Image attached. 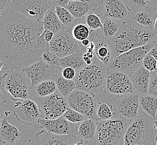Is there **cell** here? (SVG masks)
I'll use <instances>...</instances> for the list:
<instances>
[{
  "label": "cell",
  "instance_id": "1",
  "mask_svg": "<svg viewBox=\"0 0 157 145\" xmlns=\"http://www.w3.org/2000/svg\"><path fill=\"white\" fill-rule=\"evenodd\" d=\"M42 21L10 9L0 16V59L6 69H24L50 50Z\"/></svg>",
  "mask_w": 157,
  "mask_h": 145
},
{
  "label": "cell",
  "instance_id": "2",
  "mask_svg": "<svg viewBox=\"0 0 157 145\" xmlns=\"http://www.w3.org/2000/svg\"><path fill=\"white\" fill-rule=\"evenodd\" d=\"M154 31L132 20L123 22L114 36L109 39L113 58L130 49L145 45L157 35Z\"/></svg>",
  "mask_w": 157,
  "mask_h": 145
},
{
  "label": "cell",
  "instance_id": "3",
  "mask_svg": "<svg viewBox=\"0 0 157 145\" xmlns=\"http://www.w3.org/2000/svg\"><path fill=\"white\" fill-rule=\"evenodd\" d=\"M107 68L95 57L93 63L76 71L74 79L77 89L86 91L96 96L105 91Z\"/></svg>",
  "mask_w": 157,
  "mask_h": 145
},
{
  "label": "cell",
  "instance_id": "4",
  "mask_svg": "<svg viewBox=\"0 0 157 145\" xmlns=\"http://www.w3.org/2000/svg\"><path fill=\"white\" fill-rule=\"evenodd\" d=\"M155 120L147 113L138 115L131 122L124 138V145H155L157 133Z\"/></svg>",
  "mask_w": 157,
  "mask_h": 145
},
{
  "label": "cell",
  "instance_id": "5",
  "mask_svg": "<svg viewBox=\"0 0 157 145\" xmlns=\"http://www.w3.org/2000/svg\"><path fill=\"white\" fill-rule=\"evenodd\" d=\"M131 122L121 117L97 121L95 145H124V135Z\"/></svg>",
  "mask_w": 157,
  "mask_h": 145
},
{
  "label": "cell",
  "instance_id": "6",
  "mask_svg": "<svg viewBox=\"0 0 157 145\" xmlns=\"http://www.w3.org/2000/svg\"><path fill=\"white\" fill-rule=\"evenodd\" d=\"M155 42L151 41L145 45L130 49L114 57L107 70L124 72L128 76L142 67L143 61Z\"/></svg>",
  "mask_w": 157,
  "mask_h": 145
},
{
  "label": "cell",
  "instance_id": "7",
  "mask_svg": "<svg viewBox=\"0 0 157 145\" xmlns=\"http://www.w3.org/2000/svg\"><path fill=\"white\" fill-rule=\"evenodd\" d=\"M0 77V83L13 100L30 98L31 82L23 69L8 68Z\"/></svg>",
  "mask_w": 157,
  "mask_h": 145
},
{
  "label": "cell",
  "instance_id": "8",
  "mask_svg": "<svg viewBox=\"0 0 157 145\" xmlns=\"http://www.w3.org/2000/svg\"><path fill=\"white\" fill-rule=\"evenodd\" d=\"M67 104L87 118L98 121L97 100L94 94L76 88L67 97Z\"/></svg>",
  "mask_w": 157,
  "mask_h": 145
},
{
  "label": "cell",
  "instance_id": "9",
  "mask_svg": "<svg viewBox=\"0 0 157 145\" xmlns=\"http://www.w3.org/2000/svg\"><path fill=\"white\" fill-rule=\"evenodd\" d=\"M39 107L42 118L53 120L63 115L68 108L67 98L57 91L47 97L35 100Z\"/></svg>",
  "mask_w": 157,
  "mask_h": 145
},
{
  "label": "cell",
  "instance_id": "10",
  "mask_svg": "<svg viewBox=\"0 0 157 145\" xmlns=\"http://www.w3.org/2000/svg\"><path fill=\"white\" fill-rule=\"evenodd\" d=\"M48 45L50 49L60 57L81 51L78 41L66 29L55 34L53 39L48 42Z\"/></svg>",
  "mask_w": 157,
  "mask_h": 145
},
{
  "label": "cell",
  "instance_id": "11",
  "mask_svg": "<svg viewBox=\"0 0 157 145\" xmlns=\"http://www.w3.org/2000/svg\"><path fill=\"white\" fill-rule=\"evenodd\" d=\"M101 8L100 16L101 20L108 18L121 24L131 20L134 14L128 7L126 0H101Z\"/></svg>",
  "mask_w": 157,
  "mask_h": 145
},
{
  "label": "cell",
  "instance_id": "12",
  "mask_svg": "<svg viewBox=\"0 0 157 145\" xmlns=\"http://www.w3.org/2000/svg\"><path fill=\"white\" fill-rule=\"evenodd\" d=\"M31 82V88L40 82L53 80L61 72L60 66L46 63L40 59L23 69Z\"/></svg>",
  "mask_w": 157,
  "mask_h": 145
},
{
  "label": "cell",
  "instance_id": "13",
  "mask_svg": "<svg viewBox=\"0 0 157 145\" xmlns=\"http://www.w3.org/2000/svg\"><path fill=\"white\" fill-rule=\"evenodd\" d=\"M50 7L48 0H12L11 9L42 21L46 12Z\"/></svg>",
  "mask_w": 157,
  "mask_h": 145
},
{
  "label": "cell",
  "instance_id": "14",
  "mask_svg": "<svg viewBox=\"0 0 157 145\" xmlns=\"http://www.w3.org/2000/svg\"><path fill=\"white\" fill-rule=\"evenodd\" d=\"M13 115L22 123L33 125L42 118L37 103L31 98L17 101L13 106Z\"/></svg>",
  "mask_w": 157,
  "mask_h": 145
},
{
  "label": "cell",
  "instance_id": "15",
  "mask_svg": "<svg viewBox=\"0 0 157 145\" xmlns=\"http://www.w3.org/2000/svg\"><path fill=\"white\" fill-rule=\"evenodd\" d=\"M105 91L113 95L136 93L128 74L109 70L106 76Z\"/></svg>",
  "mask_w": 157,
  "mask_h": 145
},
{
  "label": "cell",
  "instance_id": "16",
  "mask_svg": "<svg viewBox=\"0 0 157 145\" xmlns=\"http://www.w3.org/2000/svg\"><path fill=\"white\" fill-rule=\"evenodd\" d=\"M115 107L119 117L132 121L139 115V94L136 93L115 95Z\"/></svg>",
  "mask_w": 157,
  "mask_h": 145
},
{
  "label": "cell",
  "instance_id": "17",
  "mask_svg": "<svg viewBox=\"0 0 157 145\" xmlns=\"http://www.w3.org/2000/svg\"><path fill=\"white\" fill-rule=\"evenodd\" d=\"M38 123L48 132L60 135H76L79 124L67 121L63 116L53 120L41 118Z\"/></svg>",
  "mask_w": 157,
  "mask_h": 145
},
{
  "label": "cell",
  "instance_id": "18",
  "mask_svg": "<svg viewBox=\"0 0 157 145\" xmlns=\"http://www.w3.org/2000/svg\"><path fill=\"white\" fill-rule=\"evenodd\" d=\"M35 145H85L82 139L76 135H60L50 133L44 130L36 134L33 143Z\"/></svg>",
  "mask_w": 157,
  "mask_h": 145
},
{
  "label": "cell",
  "instance_id": "19",
  "mask_svg": "<svg viewBox=\"0 0 157 145\" xmlns=\"http://www.w3.org/2000/svg\"><path fill=\"white\" fill-rule=\"evenodd\" d=\"M88 38L92 40L95 42V54L96 57L101 61L107 68L113 59L109 46V39L103 35L102 29L97 30H91L90 35Z\"/></svg>",
  "mask_w": 157,
  "mask_h": 145
},
{
  "label": "cell",
  "instance_id": "20",
  "mask_svg": "<svg viewBox=\"0 0 157 145\" xmlns=\"http://www.w3.org/2000/svg\"><path fill=\"white\" fill-rule=\"evenodd\" d=\"M95 96L97 100L98 120H108L119 117L114 100L115 95L103 92Z\"/></svg>",
  "mask_w": 157,
  "mask_h": 145
},
{
  "label": "cell",
  "instance_id": "21",
  "mask_svg": "<svg viewBox=\"0 0 157 145\" xmlns=\"http://www.w3.org/2000/svg\"><path fill=\"white\" fill-rule=\"evenodd\" d=\"M151 72L142 65L129 75L136 93L144 95L148 93Z\"/></svg>",
  "mask_w": 157,
  "mask_h": 145
},
{
  "label": "cell",
  "instance_id": "22",
  "mask_svg": "<svg viewBox=\"0 0 157 145\" xmlns=\"http://www.w3.org/2000/svg\"><path fill=\"white\" fill-rule=\"evenodd\" d=\"M97 130V121L86 118L78 124V133L76 136L82 139L85 145H95Z\"/></svg>",
  "mask_w": 157,
  "mask_h": 145
},
{
  "label": "cell",
  "instance_id": "23",
  "mask_svg": "<svg viewBox=\"0 0 157 145\" xmlns=\"http://www.w3.org/2000/svg\"><path fill=\"white\" fill-rule=\"evenodd\" d=\"M0 142L3 144H15L22 137L18 128L11 124L4 117L1 122Z\"/></svg>",
  "mask_w": 157,
  "mask_h": 145
},
{
  "label": "cell",
  "instance_id": "24",
  "mask_svg": "<svg viewBox=\"0 0 157 145\" xmlns=\"http://www.w3.org/2000/svg\"><path fill=\"white\" fill-rule=\"evenodd\" d=\"M157 16V8L147 6L138 12H134L131 20L139 25L153 30Z\"/></svg>",
  "mask_w": 157,
  "mask_h": 145
},
{
  "label": "cell",
  "instance_id": "25",
  "mask_svg": "<svg viewBox=\"0 0 157 145\" xmlns=\"http://www.w3.org/2000/svg\"><path fill=\"white\" fill-rule=\"evenodd\" d=\"M98 3L95 0L70 1L67 6V9L76 18H81L86 15L89 12L97 9Z\"/></svg>",
  "mask_w": 157,
  "mask_h": 145
},
{
  "label": "cell",
  "instance_id": "26",
  "mask_svg": "<svg viewBox=\"0 0 157 145\" xmlns=\"http://www.w3.org/2000/svg\"><path fill=\"white\" fill-rule=\"evenodd\" d=\"M58 91L56 83L53 80L40 82L31 89L30 98L35 100L47 97Z\"/></svg>",
  "mask_w": 157,
  "mask_h": 145
},
{
  "label": "cell",
  "instance_id": "27",
  "mask_svg": "<svg viewBox=\"0 0 157 145\" xmlns=\"http://www.w3.org/2000/svg\"><path fill=\"white\" fill-rule=\"evenodd\" d=\"M42 22L44 29L52 31L55 34L65 29L58 18L55 7H51L46 12Z\"/></svg>",
  "mask_w": 157,
  "mask_h": 145
},
{
  "label": "cell",
  "instance_id": "28",
  "mask_svg": "<svg viewBox=\"0 0 157 145\" xmlns=\"http://www.w3.org/2000/svg\"><path fill=\"white\" fill-rule=\"evenodd\" d=\"M67 30L72 33L73 37L78 42L88 39L91 31L89 27L86 24L85 16L76 18L71 27Z\"/></svg>",
  "mask_w": 157,
  "mask_h": 145
},
{
  "label": "cell",
  "instance_id": "29",
  "mask_svg": "<svg viewBox=\"0 0 157 145\" xmlns=\"http://www.w3.org/2000/svg\"><path fill=\"white\" fill-rule=\"evenodd\" d=\"M140 107L151 117L156 119L157 113V97L150 94L139 95Z\"/></svg>",
  "mask_w": 157,
  "mask_h": 145
},
{
  "label": "cell",
  "instance_id": "30",
  "mask_svg": "<svg viewBox=\"0 0 157 145\" xmlns=\"http://www.w3.org/2000/svg\"><path fill=\"white\" fill-rule=\"evenodd\" d=\"M82 55L83 53L80 51L67 55V57H61L60 66L62 69L67 67H70L74 69L76 71L78 70L86 65L83 59Z\"/></svg>",
  "mask_w": 157,
  "mask_h": 145
},
{
  "label": "cell",
  "instance_id": "31",
  "mask_svg": "<svg viewBox=\"0 0 157 145\" xmlns=\"http://www.w3.org/2000/svg\"><path fill=\"white\" fill-rule=\"evenodd\" d=\"M54 81L56 83L58 91L65 98L76 88L75 81L65 78L62 76L61 72L56 77Z\"/></svg>",
  "mask_w": 157,
  "mask_h": 145
},
{
  "label": "cell",
  "instance_id": "32",
  "mask_svg": "<svg viewBox=\"0 0 157 145\" xmlns=\"http://www.w3.org/2000/svg\"><path fill=\"white\" fill-rule=\"evenodd\" d=\"M103 22V35L104 36L110 39L117 33L119 28L122 24L119 23L112 18H105L102 20Z\"/></svg>",
  "mask_w": 157,
  "mask_h": 145
},
{
  "label": "cell",
  "instance_id": "33",
  "mask_svg": "<svg viewBox=\"0 0 157 145\" xmlns=\"http://www.w3.org/2000/svg\"><path fill=\"white\" fill-rule=\"evenodd\" d=\"M56 12L58 18L67 30H69L75 22L76 18L66 7H56Z\"/></svg>",
  "mask_w": 157,
  "mask_h": 145
},
{
  "label": "cell",
  "instance_id": "34",
  "mask_svg": "<svg viewBox=\"0 0 157 145\" xmlns=\"http://www.w3.org/2000/svg\"><path fill=\"white\" fill-rule=\"evenodd\" d=\"M85 18L86 24L90 30L103 29V22L100 15H97L93 12H89L85 16Z\"/></svg>",
  "mask_w": 157,
  "mask_h": 145
},
{
  "label": "cell",
  "instance_id": "35",
  "mask_svg": "<svg viewBox=\"0 0 157 145\" xmlns=\"http://www.w3.org/2000/svg\"><path fill=\"white\" fill-rule=\"evenodd\" d=\"M63 116L67 121L73 123H80L87 118L80 113L69 107Z\"/></svg>",
  "mask_w": 157,
  "mask_h": 145
},
{
  "label": "cell",
  "instance_id": "36",
  "mask_svg": "<svg viewBox=\"0 0 157 145\" xmlns=\"http://www.w3.org/2000/svg\"><path fill=\"white\" fill-rule=\"evenodd\" d=\"M41 59L46 63L60 66L61 57L50 49L44 52L41 56Z\"/></svg>",
  "mask_w": 157,
  "mask_h": 145
},
{
  "label": "cell",
  "instance_id": "37",
  "mask_svg": "<svg viewBox=\"0 0 157 145\" xmlns=\"http://www.w3.org/2000/svg\"><path fill=\"white\" fill-rule=\"evenodd\" d=\"M143 66L150 72H152L157 69V61L151 55L147 54L143 61Z\"/></svg>",
  "mask_w": 157,
  "mask_h": 145
},
{
  "label": "cell",
  "instance_id": "38",
  "mask_svg": "<svg viewBox=\"0 0 157 145\" xmlns=\"http://www.w3.org/2000/svg\"><path fill=\"white\" fill-rule=\"evenodd\" d=\"M128 7L132 12H136L147 7V2L144 0H126Z\"/></svg>",
  "mask_w": 157,
  "mask_h": 145
},
{
  "label": "cell",
  "instance_id": "39",
  "mask_svg": "<svg viewBox=\"0 0 157 145\" xmlns=\"http://www.w3.org/2000/svg\"><path fill=\"white\" fill-rule=\"evenodd\" d=\"M148 94H152L157 97V69L151 72Z\"/></svg>",
  "mask_w": 157,
  "mask_h": 145
},
{
  "label": "cell",
  "instance_id": "40",
  "mask_svg": "<svg viewBox=\"0 0 157 145\" xmlns=\"http://www.w3.org/2000/svg\"><path fill=\"white\" fill-rule=\"evenodd\" d=\"M61 74L65 78L74 80L76 76V70L70 67H67L62 69Z\"/></svg>",
  "mask_w": 157,
  "mask_h": 145
},
{
  "label": "cell",
  "instance_id": "41",
  "mask_svg": "<svg viewBox=\"0 0 157 145\" xmlns=\"http://www.w3.org/2000/svg\"><path fill=\"white\" fill-rule=\"evenodd\" d=\"M11 0H0V16L11 9Z\"/></svg>",
  "mask_w": 157,
  "mask_h": 145
},
{
  "label": "cell",
  "instance_id": "42",
  "mask_svg": "<svg viewBox=\"0 0 157 145\" xmlns=\"http://www.w3.org/2000/svg\"><path fill=\"white\" fill-rule=\"evenodd\" d=\"M69 0H48V2L51 7H66L68 5Z\"/></svg>",
  "mask_w": 157,
  "mask_h": 145
},
{
  "label": "cell",
  "instance_id": "43",
  "mask_svg": "<svg viewBox=\"0 0 157 145\" xmlns=\"http://www.w3.org/2000/svg\"><path fill=\"white\" fill-rule=\"evenodd\" d=\"M7 99L8 97L6 91L0 83V108L7 102Z\"/></svg>",
  "mask_w": 157,
  "mask_h": 145
},
{
  "label": "cell",
  "instance_id": "44",
  "mask_svg": "<svg viewBox=\"0 0 157 145\" xmlns=\"http://www.w3.org/2000/svg\"><path fill=\"white\" fill-rule=\"evenodd\" d=\"M42 34L44 37V39L48 43L50 41H51V40L53 39L55 35V33L52 31L48 30H46V29H44Z\"/></svg>",
  "mask_w": 157,
  "mask_h": 145
},
{
  "label": "cell",
  "instance_id": "45",
  "mask_svg": "<svg viewBox=\"0 0 157 145\" xmlns=\"http://www.w3.org/2000/svg\"><path fill=\"white\" fill-rule=\"evenodd\" d=\"M149 54L151 55L157 61V44H155L154 46L151 49L148 53Z\"/></svg>",
  "mask_w": 157,
  "mask_h": 145
},
{
  "label": "cell",
  "instance_id": "46",
  "mask_svg": "<svg viewBox=\"0 0 157 145\" xmlns=\"http://www.w3.org/2000/svg\"><path fill=\"white\" fill-rule=\"evenodd\" d=\"M153 30L154 31V32L157 34V18H156V20H155V22L154 28H153Z\"/></svg>",
  "mask_w": 157,
  "mask_h": 145
},
{
  "label": "cell",
  "instance_id": "47",
  "mask_svg": "<svg viewBox=\"0 0 157 145\" xmlns=\"http://www.w3.org/2000/svg\"><path fill=\"white\" fill-rule=\"evenodd\" d=\"M5 65V63H4L3 61H1V59H0V72H1V70L2 69V68H3Z\"/></svg>",
  "mask_w": 157,
  "mask_h": 145
},
{
  "label": "cell",
  "instance_id": "48",
  "mask_svg": "<svg viewBox=\"0 0 157 145\" xmlns=\"http://www.w3.org/2000/svg\"><path fill=\"white\" fill-rule=\"evenodd\" d=\"M154 126L155 130L157 133V120H155L154 121Z\"/></svg>",
  "mask_w": 157,
  "mask_h": 145
},
{
  "label": "cell",
  "instance_id": "49",
  "mask_svg": "<svg viewBox=\"0 0 157 145\" xmlns=\"http://www.w3.org/2000/svg\"><path fill=\"white\" fill-rule=\"evenodd\" d=\"M3 118H4V117H3V114L2 113V112L0 111V123L1 122V121H2Z\"/></svg>",
  "mask_w": 157,
  "mask_h": 145
},
{
  "label": "cell",
  "instance_id": "50",
  "mask_svg": "<svg viewBox=\"0 0 157 145\" xmlns=\"http://www.w3.org/2000/svg\"><path fill=\"white\" fill-rule=\"evenodd\" d=\"M154 42H155V44H157V35H156V36H155V37L154 38Z\"/></svg>",
  "mask_w": 157,
  "mask_h": 145
},
{
  "label": "cell",
  "instance_id": "51",
  "mask_svg": "<svg viewBox=\"0 0 157 145\" xmlns=\"http://www.w3.org/2000/svg\"><path fill=\"white\" fill-rule=\"evenodd\" d=\"M144 1H145L146 2H147V3H148V2H150V1H151V0H144Z\"/></svg>",
  "mask_w": 157,
  "mask_h": 145
},
{
  "label": "cell",
  "instance_id": "52",
  "mask_svg": "<svg viewBox=\"0 0 157 145\" xmlns=\"http://www.w3.org/2000/svg\"><path fill=\"white\" fill-rule=\"evenodd\" d=\"M70 1H86V0H69Z\"/></svg>",
  "mask_w": 157,
  "mask_h": 145
},
{
  "label": "cell",
  "instance_id": "53",
  "mask_svg": "<svg viewBox=\"0 0 157 145\" xmlns=\"http://www.w3.org/2000/svg\"><path fill=\"white\" fill-rule=\"evenodd\" d=\"M155 142H156V145H157V136L156 137V139H155Z\"/></svg>",
  "mask_w": 157,
  "mask_h": 145
},
{
  "label": "cell",
  "instance_id": "54",
  "mask_svg": "<svg viewBox=\"0 0 157 145\" xmlns=\"http://www.w3.org/2000/svg\"><path fill=\"white\" fill-rule=\"evenodd\" d=\"M155 120H157V115H156V119H155Z\"/></svg>",
  "mask_w": 157,
  "mask_h": 145
}]
</instances>
